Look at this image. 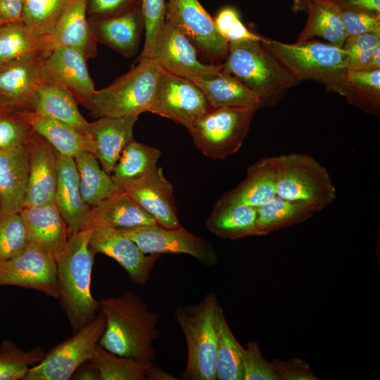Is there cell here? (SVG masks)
Segmentation results:
<instances>
[{
	"mask_svg": "<svg viewBox=\"0 0 380 380\" xmlns=\"http://www.w3.org/2000/svg\"><path fill=\"white\" fill-rule=\"evenodd\" d=\"M380 42V32H368L347 37L342 49L346 53V59L372 51Z\"/></svg>",
	"mask_w": 380,
	"mask_h": 380,
	"instance_id": "f907efd6",
	"label": "cell"
},
{
	"mask_svg": "<svg viewBox=\"0 0 380 380\" xmlns=\"http://www.w3.org/2000/svg\"><path fill=\"white\" fill-rule=\"evenodd\" d=\"M56 169L55 203L72 235L84 229L91 207L82 198L74 158L56 151Z\"/></svg>",
	"mask_w": 380,
	"mask_h": 380,
	"instance_id": "603a6c76",
	"label": "cell"
},
{
	"mask_svg": "<svg viewBox=\"0 0 380 380\" xmlns=\"http://www.w3.org/2000/svg\"><path fill=\"white\" fill-rule=\"evenodd\" d=\"M101 312L75 335L54 346L37 365L30 367L24 380H68L92 357L103 333Z\"/></svg>",
	"mask_w": 380,
	"mask_h": 380,
	"instance_id": "9c48e42d",
	"label": "cell"
},
{
	"mask_svg": "<svg viewBox=\"0 0 380 380\" xmlns=\"http://www.w3.org/2000/svg\"><path fill=\"white\" fill-rule=\"evenodd\" d=\"M119 230L146 254H188L207 266L217 262L212 245L182 227L170 229L155 224Z\"/></svg>",
	"mask_w": 380,
	"mask_h": 380,
	"instance_id": "7c38bea8",
	"label": "cell"
},
{
	"mask_svg": "<svg viewBox=\"0 0 380 380\" xmlns=\"http://www.w3.org/2000/svg\"><path fill=\"white\" fill-rule=\"evenodd\" d=\"M341 9L361 10L380 13V0H334Z\"/></svg>",
	"mask_w": 380,
	"mask_h": 380,
	"instance_id": "f5cc1de1",
	"label": "cell"
},
{
	"mask_svg": "<svg viewBox=\"0 0 380 380\" xmlns=\"http://www.w3.org/2000/svg\"><path fill=\"white\" fill-rule=\"evenodd\" d=\"M89 361L99 372L100 380H146V372L153 364L119 356L99 344Z\"/></svg>",
	"mask_w": 380,
	"mask_h": 380,
	"instance_id": "f35d334b",
	"label": "cell"
},
{
	"mask_svg": "<svg viewBox=\"0 0 380 380\" xmlns=\"http://www.w3.org/2000/svg\"><path fill=\"white\" fill-rule=\"evenodd\" d=\"M379 69H380V42L374 46L372 56L364 70H374Z\"/></svg>",
	"mask_w": 380,
	"mask_h": 380,
	"instance_id": "9f6ffc18",
	"label": "cell"
},
{
	"mask_svg": "<svg viewBox=\"0 0 380 380\" xmlns=\"http://www.w3.org/2000/svg\"><path fill=\"white\" fill-rule=\"evenodd\" d=\"M331 1H334V0H331Z\"/></svg>",
	"mask_w": 380,
	"mask_h": 380,
	"instance_id": "94428289",
	"label": "cell"
},
{
	"mask_svg": "<svg viewBox=\"0 0 380 380\" xmlns=\"http://www.w3.org/2000/svg\"><path fill=\"white\" fill-rule=\"evenodd\" d=\"M71 379L77 380H100V374L92 362L87 360L75 370Z\"/></svg>",
	"mask_w": 380,
	"mask_h": 380,
	"instance_id": "db71d44e",
	"label": "cell"
},
{
	"mask_svg": "<svg viewBox=\"0 0 380 380\" xmlns=\"http://www.w3.org/2000/svg\"><path fill=\"white\" fill-rule=\"evenodd\" d=\"M314 0H293L291 11L293 13L305 12L306 13L310 4Z\"/></svg>",
	"mask_w": 380,
	"mask_h": 380,
	"instance_id": "6f0895ef",
	"label": "cell"
},
{
	"mask_svg": "<svg viewBox=\"0 0 380 380\" xmlns=\"http://www.w3.org/2000/svg\"><path fill=\"white\" fill-rule=\"evenodd\" d=\"M161 70L153 58L140 57L129 72L95 91L87 107L91 115L112 118L148 112Z\"/></svg>",
	"mask_w": 380,
	"mask_h": 380,
	"instance_id": "8992f818",
	"label": "cell"
},
{
	"mask_svg": "<svg viewBox=\"0 0 380 380\" xmlns=\"http://www.w3.org/2000/svg\"><path fill=\"white\" fill-rule=\"evenodd\" d=\"M162 227H181L177 213L172 184L157 167L148 176L125 191Z\"/></svg>",
	"mask_w": 380,
	"mask_h": 380,
	"instance_id": "7402d4cb",
	"label": "cell"
},
{
	"mask_svg": "<svg viewBox=\"0 0 380 380\" xmlns=\"http://www.w3.org/2000/svg\"><path fill=\"white\" fill-rule=\"evenodd\" d=\"M216 379L243 380L244 348L238 342L220 305L215 315Z\"/></svg>",
	"mask_w": 380,
	"mask_h": 380,
	"instance_id": "e575fe53",
	"label": "cell"
},
{
	"mask_svg": "<svg viewBox=\"0 0 380 380\" xmlns=\"http://www.w3.org/2000/svg\"><path fill=\"white\" fill-rule=\"evenodd\" d=\"M2 25H4V23L0 20V26H1Z\"/></svg>",
	"mask_w": 380,
	"mask_h": 380,
	"instance_id": "91938a15",
	"label": "cell"
},
{
	"mask_svg": "<svg viewBox=\"0 0 380 380\" xmlns=\"http://www.w3.org/2000/svg\"><path fill=\"white\" fill-rule=\"evenodd\" d=\"M61 155L72 157L87 150L85 137L70 125L32 110L13 111Z\"/></svg>",
	"mask_w": 380,
	"mask_h": 380,
	"instance_id": "d6a6232c",
	"label": "cell"
},
{
	"mask_svg": "<svg viewBox=\"0 0 380 380\" xmlns=\"http://www.w3.org/2000/svg\"><path fill=\"white\" fill-rule=\"evenodd\" d=\"M31 127L15 113L0 114V149L27 144Z\"/></svg>",
	"mask_w": 380,
	"mask_h": 380,
	"instance_id": "bcb514c9",
	"label": "cell"
},
{
	"mask_svg": "<svg viewBox=\"0 0 380 380\" xmlns=\"http://www.w3.org/2000/svg\"><path fill=\"white\" fill-rule=\"evenodd\" d=\"M142 0H88L87 12L94 18H105L125 13L141 5Z\"/></svg>",
	"mask_w": 380,
	"mask_h": 380,
	"instance_id": "681fc988",
	"label": "cell"
},
{
	"mask_svg": "<svg viewBox=\"0 0 380 380\" xmlns=\"http://www.w3.org/2000/svg\"><path fill=\"white\" fill-rule=\"evenodd\" d=\"M211 108L194 82L162 68L148 112L186 127Z\"/></svg>",
	"mask_w": 380,
	"mask_h": 380,
	"instance_id": "8fae6325",
	"label": "cell"
},
{
	"mask_svg": "<svg viewBox=\"0 0 380 380\" xmlns=\"http://www.w3.org/2000/svg\"><path fill=\"white\" fill-rule=\"evenodd\" d=\"M91 229L70 235L57 262V284L61 305L72 331L77 332L99 312V301L90 291L94 253L89 246Z\"/></svg>",
	"mask_w": 380,
	"mask_h": 380,
	"instance_id": "7a4b0ae2",
	"label": "cell"
},
{
	"mask_svg": "<svg viewBox=\"0 0 380 380\" xmlns=\"http://www.w3.org/2000/svg\"><path fill=\"white\" fill-rule=\"evenodd\" d=\"M256 111L246 108H212L186 128L205 156L222 160L240 148Z\"/></svg>",
	"mask_w": 380,
	"mask_h": 380,
	"instance_id": "ba28073f",
	"label": "cell"
},
{
	"mask_svg": "<svg viewBox=\"0 0 380 380\" xmlns=\"http://www.w3.org/2000/svg\"><path fill=\"white\" fill-rule=\"evenodd\" d=\"M271 159L277 196L308 203L317 211L336 199V187L327 170L313 157L289 153L272 156Z\"/></svg>",
	"mask_w": 380,
	"mask_h": 380,
	"instance_id": "52a82bcc",
	"label": "cell"
},
{
	"mask_svg": "<svg viewBox=\"0 0 380 380\" xmlns=\"http://www.w3.org/2000/svg\"><path fill=\"white\" fill-rule=\"evenodd\" d=\"M165 20L179 28L210 61L225 60L229 44L198 0H167Z\"/></svg>",
	"mask_w": 380,
	"mask_h": 380,
	"instance_id": "4fadbf2b",
	"label": "cell"
},
{
	"mask_svg": "<svg viewBox=\"0 0 380 380\" xmlns=\"http://www.w3.org/2000/svg\"><path fill=\"white\" fill-rule=\"evenodd\" d=\"M145 41L141 57L153 58L157 36L163 28L166 15L165 0H142Z\"/></svg>",
	"mask_w": 380,
	"mask_h": 380,
	"instance_id": "ee69618b",
	"label": "cell"
},
{
	"mask_svg": "<svg viewBox=\"0 0 380 380\" xmlns=\"http://www.w3.org/2000/svg\"><path fill=\"white\" fill-rule=\"evenodd\" d=\"M157 224L155 220L123 191H117L90 208L84 229H125Z\"/></svg>",
	"mask_w": 380,
	"mask_h": 380,
	"instance_id": "484cf974",
	"label": "cell"
},
{
	"mask_svg": "<svg viewBox=\"0 0 380 380\" xmlns=\"http://www.w3.org/2000/svg\"><path fill=\"white\" fill-rule=\"evenodd\" d=\"M30 243L49 253L57 262L70 236L56 203L24 207L19 213Z\"/></svg>",
	"mask_w": 380,
	"mask_h": 380,
	"instance_id": "ffe728a7",
	"label": "cell"
},
{
	"mask_svg": "<svg viewBox=\"0 0 380 380\" xmlns=\"http://www.w3.org/2000/svg\"><path fill=\"white\" fill-rule=\"evenodd\" d=\"M306 13L308 18L305 25L296 42H304L318 37L335 46L342 48L347 36L342 9L334 1L314 0Z\"/></svg>",
	"mask_w": 380,
	"mask_h": 380,
	"instance_id": "4dcf8cb0",
	"label": "cell"
},
{
	"mask_svg": "<svg viewBox=\"0 0 380 380\" xmlns=\"http://www.w3.org/2000/svg\"><path fill=\"white\" fill-rule=\"evenodd\" d=\"M279 380H317L310 365L298 357L286 360L278 359L271 362Z\"/></svg>",
	"mask_w": 380,
	"mask_h": 380,
	"instance_id": "c3c4849f",
	"label": "cell"
},
{
	"mask_svg": "<svg viewBox=\"0 0 380 380\" xmlns=\"http://www.w3.org/2000/svg\"><path fill=\"white\" fill-rule=\"evenodd\" d=\"M257 211L256 236H265L274 231L301 223L317 212L308 203L287 200L277 195L257 208Z\"/></svg>",
	"mask_w": 380,
	"mask_h": 380,
	"instance_id": "836d02e7",
	"label": "cell"
},
{
	"mask_svg": "<svg viewBox=\"0 0 380 380\" xmlns=\"http://www.w3.org/2000/svg\"><path fill=\"white\" fill-rule=\"evenodd\" d=\"M29 243L20 213L0 218V266L22 252Z\"/></svg>",
	"mask_w": 380,
	"mask_h": 380,
	"instance_id": "b9f144b4",
	"label": "cell"
},
{
	"mask_svg": "<svg viewBox=\"0 0 380 380\" xmlns=\"http://www.w3.org/2000/svg\"><path fill=\"white\" fill-rule=\"evenodd\" d=\"M160 149L132 139L122 151L111 178L118 191H127L148 176L158 166Z\"/></svg>",
	"mask_w": 380,
	"mask_h": 380,
	"instance_id": "f546056e",
	"label": "cell"
},
{
	"mask_svg": "<svg viewBox=\"0 0 380 380\" xmlns=\"http://www.w3.org/2000/svg\"><path fill=\"white\" fill-rule=\"evenodd\" d=\"M263 43L300 82L321 83L327 91L346 96V53L342 48L312 39L287 44L266 38Z\"/></svg>",
	"mask_w": 380,
	"mask_h": 380,
	"instance_id": "277c9868",
	"label": "cell"
},
{
	"mask_svg": "<svg viewBox=\"0 0 380 380\" xmlns=\"http://www.w3.org/2000/svg\"><path fill=\"white\" fill-rule=\"evenodd\" d=\"M212 108H246L258 110L260 98L236 77L224 70L215 77L194 82Z\"/></svg>",
	"mask_w": 380,
	"mask_h": 380,
	"instance_id": "4316f807",
	"label": "cell"
},
{
	"mask_svg": "<svg viewBox=\"0 0 380 380\" xmlns=\"http://www.w3.org/2000/svg\"><path fill=\"white\" fill-rule=\"evenodd\" d=\"M89 246L94 254L101 253L116 260L125 270L130 280L138 284L147 281L161 255L144 253L119 229L108 227L91 228Z\"/></svg>",
	"mask_w": 380,
	"mask_h": 380,
	"instance_id": "2e32d148",
	"label": "cell"
},
{
	"mask_svg": "<svg viewBox=\"0 0 380 380\" xmlns=\"http://www.w3.org/2000/svg\"><path fill=\"white\" fill-rule=\"evenodd\" d=\"M46 82L41 55L0 66V101L9 111L32 110L40 87Z\"/></svg>",
	"mask_w": 380,
	"mask_h": 380,
	"instance_id": "9a60e30c",
	"label": "cell"
},
{
	"mask_svg": "<svg viewBox=\"0 0 380 380\" xmlns=\"http://www.w3.org/2000/svg\"><path fill=\"white\" fill-rule=\"evenodd\" d=\"M87 59L80 51L65 46L57 47L43 57L46 82L65 89L86 108L96 91Z\"/></svg>",
	"mask_w": 380,
	"mask_h": 380,
	"instance_id": "e0dca14e",
	"label": "cell"
},
{
	"mask_svg": "<svg viewBox=\"0 0 380 380\" xmlns=\"http://www.w3.org/2000/svg\"><path fill=\"white\" fill-rule=\"evenodd\" d=\"M243 380H279L272 366L263 357L258 344L248 342L244 348Z\"/></svg>",
	"mask_w": 380,
	"mask_h": 380,
	"instance_id": "f6af8a7d",
	"label": "cell"
},
{
	"mask_svg": "<svg viewBox=\"0 0 380 380\" xmlns=\"http://www.w3.org/2000/svg\"><path fill=\"white\" fill-rule=\"evenodd\" d=\"M11 113L9 112L0 101V114Z\"/></svg>",
	"mask_w": 380,
	"mask_h": 380,
	"instance_id": "680465c9",
	"label": "cell"
},
{
	"mask_svg": "<svg viewBox=\"0 0 380 380\" xmlns=\"http://www.w3.org/2000/svg\"><path fill=\"white\" fill-rule=\"evenodd\" d=\"M222 69L236 77L261 100L263 106L276 103L300 82L262 42L229 44Z\"/></svg>",
	"mask_w": 380,
	"mask_h": 380,
	"instance_id": "3957f363",
	"label": "cell"
},
{
	"mask_svg": "<svg viewBox=\"0 0 380 380\" xmlns=\"http://www.w3.org/2000/svg\"><path fill=\"white\" fill-rule=\"evenodd\" d=\"M38 55L43 56L42 37L32 33L22 20L0 26V66Z\"/></svg>",
	"mask_w": 380,
	"mask_h": 380,
	"instance_id": "8d00e7d4",
	"label": "cell"
},
{
	"mask_svg": "<svg viewBox=\"0 0 380 380\" xmlns=\"http://www.w3.org/2000/svg\"><path fill=\"white\" fill-rule=\"evenodd\" d=\"M4 285L35 289L58 298L57 262L49 253L30 242L0 266V286Z\"/></svg>",
	"mask_w": 380,
	"mask_h": 380,
	"instance_id": "5bb4252c",
	"label": "cell"
},
{
	"mask_svg": "<svg viewBox=\"0 0 380 380\" xmlns=\"http://www.w3.org/2000/svg\"><path fill=\"white\" fill-rule=\"evenodd\" d=\"M73 0H25L22 21L39 37L49 35Z\"/></svg>",
	"mask_w": 380,
	"mask_h": 380,
	"instance_id": "ab89813d",
	"label": "cell"
},
{
	"mask_svg": "<svg viewBox=\"0 0 380 380\" xmlns=\"http://www.w3.org/2000/svg\"><path fill=\"white\" fill-rule=\"evenodd\" d=\"M29 147L30 172L25 207L55 203L57 184L56 151L44 141H34Z\"/></svg>",
	"mask_w": 380,
	"mask_h": 380,
	"instance_id": "d4e9b609",
	"label": "cell"
},
{
	"mask_svg": "<svg viewBox=\"0 0 380 380\" xmlns=\"http://www.w3.org/2000/svg\"><path fill=\"white\" fill-rule=\"evenodd\" d=\"M276 196L274 170L271 157L251 165L246 178L220 200L258 208Z\"/></svg>",
	"mask_w": 380,
	"mask_h": 380,
	"instance_id": "83f0119b",
	"label": "cell"
},
{
	"mask_svg": "<svg viewBox=\"0 0 380 380\" xmlns=\"http://www.w3.org/2000/svg\"><path fill=\"white\" fill-rule=\"evenodd\" d=\"M146 380H178V378L171 375L153 364L146 372Z\"/></svg>",
	"mask_w": 380,
	"mask_h": 380,
	"instance_id": "11a10c76",
	"label": "cell"
},
{
	"mask_svg": "<svg viewBox=\"0 0 380 380\" xmlns=\"http://www.w3.org/2000/svg\"><path fill=\"white\" fill-rule=\"evenodd\" d=\"M80 176V189L83 201L96 206L118 191L111 176L99 165L97 158L83 150L74 156Z\"/></svg>",
	"mask_w": 380,
	"mask_h": 380,
	"instance_id": "d590c367",
	"label": "cell"
},
{
	"mask_svg": "<svg viewBox=\"0 0 380 380\" xmlns=\"http://www.w3.org/2000/svg\"><path fill=\"white\" fill-rule=\"evenodd\" d=\"M257 216V208L219 200L205 225L215 235L235 240L256 236Z\"/></svg>",
	"mask_w": 380,
	"mask_h": 380,
	"instance_id": "f1b7e54d",
	"label": "cell"
},
{
	"mask_svg": "<svg viewBox=\"0 0 380 380\" xmlns=\"http://www.w3.org/2000/svg\"><path fill=\"white\" fill-rule=\"evenodd\" d=\"M29 172L27 144L0 149V218L25 207Z\"/></svg>",
	"mask_w": 380,
	"mask_h": 380,
	"instance_id": "d6986e66",
	"label": "cell"
},
{
	"mask_svg": "<svg viewBox=\"0 0 380 380\" xmlns=\"http://www.w3.org/2000/svg\"><path fill=\"white\" fill-rule=\"evenodd\" d=\"M88 0H73L52 32L43 39V57L57 47H71L87 58L96 51V41L87 19Z\"/></svg>",
	"mask_w": 380,
	"mask_h": 380,
	"instance_id": "44dd1931",
	"label": "cell"
},
{
	"mask_svg": "<svg viewBox=\"0 0 380 380\" xmlns=\"http://www.w3.org/2000/svg\"><path fill=\"white\" fill-rule=\"evenodd\" d=\"M348 102L367 113H380V69L348 70L345 75Z\"/></svg>",
	"mask_w": 380,
	"mask_h": 380,
	"instance_id": "74e56055",
	"label": "cell"
},
{
	"mask_svg": "<svg viewBox=\"0 0 380 380\" xmlns=\"http://www.w3.org/2000/svg\"><path fill=\"white\" fill-rule=\"evenodd\" d=\"M139 115L103 117L89 122L86 134L87 151L91 153L102 168L111 174L126 146L132 140Z\"/></svg>",
	"mask_w": 380,
	"mask_h": 380,
	"instance_id": "ac0fdd59",
	"label": "cell"
},
{
	"mask_svg": "<svg viewBox=\"0 0 380 380\" xmlns=\"http://www.w3.org/2000/svg\"><path fill=\"white\" fill-rule=\"evenodd\" d=\"M25 0H0V20L4 23L22 20Z\"/></svg>",
	"mask_w": 380,
	"mask_h": 380,
	"instance_id": "816d5d0a",
	"label": "cell"
},
{
	"mask_svg": "<svg viewBox=\"0 0 380 380\" xmlns=\"http://www.w3.org/2000/svg\"><path fill=\"white\" fill-rule=\"evenodd\" d=\"M45 355L39 347L25 351L5 338L0 345V380H24L30 366L40 362Z\"/></svg>",
	"mask_w": 380,
	"mask_h": 380,
	"instance_id": "60d3db41",
	"label": "cell"
},
{
	"mask_svg": "<svg viewBox=\"0 0 380 380\" xmlns=\"http://www.w3.org/2000/svg\"><path fill=\"white\" fill-rule=\"evenodd\" d=\"M342 18L347 37L380 32L379 13L342 9Z\"/></svg>",
	"mask_w": 380,
	"mask_h": 380,
	"instance_id": "7dc6e473",
	"label": "cell"
},
{
	"mask_svg": "<svg viewBox=\"0 0 380 380\" xmlns=\"http://www.w3.org/2000/svg\"><path fill=\"white\" fill-rule=\"evenodd\" d=\"M91 32L99 42L126 57L136 54L144 18L141 5L113 17L93 18L89 21Z\"/></svg>",
	"mask_w": 380,
	"mask_h": 380,
	"instance_id": "cb8c5ba5",
	"label": "cell"
},
{
	"mask_svg": "<svg viewBox=\"0 0 380 380\" xmlns=\"http://www.w3.org/2000/svg\"><path fill=\"white\" fill-rule=\"evenodd\" d=\"M214 20L218 31L229 44L244 41L264 42L266 39V37L250 31L241 22L238 11L233 7L222 8Z\"/></svg>",
	"mask_w": 380,
	"mask_h": 380,
	"instance_id": "7bdbcfd3",
	"label": "cell"
},
{
	"mask_svg": "<svg viewBox=\"0 0 380 380\" xmlns=\"http://www.w3.org/2000/svg\"><path fill=\"white\" fill-rule=\"evenodd\" d=\"M32 110L65 122L84 136L86 134L89 122L80 113L72 95L58 85L43 84L35 96Z\"/></svg>",
	"mask_w": 380,
	"mask_h": 380,
	"instance_id": "1f68e13d",
	"label": "cell"
},
{
	"mask_svg": "<svg viewBox=\"0 0 380 380\" xmlns=\"http://www.w3.org/2000/svg\"><path fill=\"white\" fill-rule=\"evenodd\" d=\"M153 58L165 70L192 82L209 80L222 70V64L199 61L197 49L184 33L165 20L153 48Z\"/></svg>",
	"mask_w": 380,
	"mask_h": 380,
	"instance_id": "30bf717a",
	"label": "cell"
},
{
	"mask_svg": "<svg viewBox=\"0 0 380 380\" xmlns=\"http://www.w3.org/2000/svg\"><path fill=\"white\" fill-rule=\"evenodd\" d=\"M99 311L106 327L99 345L119 356L142 362L156 357L154 342L159 337V316L150 311L141 297L132 291L99 300Z\"/></svg>",
	"mask_w": 380,
	"mask_h": 380,
	"instance_id": "6da1fadb",
	"label": "cell"
},
{
	"mask_svg": "<svg viewBox=\"0 0 380 380\" xmlns=\"http://www.w3.org/2000/svg\"><path fill=\"white\" fill-rule=\"evenodd\" d=\"M218 303L213 292L198 303L178 306L175 315L186 343L185 380L216 379L215 310Z\"/></svg>",
	"mask_w": 380,
	"mask_h": 380,
	"instance_id": "5b68a950",
	"label": "cell"
}]
</instances>
